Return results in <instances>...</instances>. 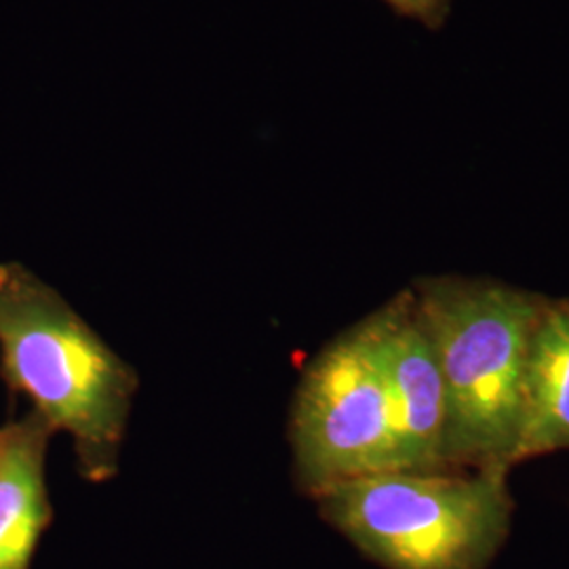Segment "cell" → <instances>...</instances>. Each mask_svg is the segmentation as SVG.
<instances>
[{"label": "cell", "mask_w": 569, "mask_h": 569, "mask_svg": "<svg viewBox=\"0 0 569 569\" xmlns=\"http://www.w3.org/2000/svg\"><path fill=\"white\" fill-rule=\"evenodd\" d=\"M409 289L443 378L441 465L512 470L529 340L549 296L462 274L420 277Z\"/></svg>", "instance_id": "1"}, {"label": "cell", "mask_w": 569, "mask_h": 569, "mask_svg": "<svg viewBox=\"0 0 569 569\" xmlns=\"http://www.w3.org/2000/svg\"><path fill=\"white\" fill-rule=\"evenodd\" d=\"M0 378L72 439L82 479L117 477L138 373L58 289L18 262L0 264Z\"/></svg>", "instance_id": "2"}, {"label": "cell", "mask_w": 569, "mask_h": 569, "mask_svg": "<svg viewBox=\"0 0 569 569\" xmlns=\"http://www.w3.org/2000/svg\"><path fill=\"white\" fill-rule=\"evenodd\" d=\"M510 468L387 470L323 489L321 519L385 569H488L509 540Z\"/></svg>", "instance_id": "3"}, {"label": "cell", "mask_w": 569, "mask_h": 569, "mask_svg": "<svg viewBox=\"0 0 569 569\" xmlns=\"http://www.w3.org/2000/svg\"><path fill=\"white\" fill-rule=\"evenodd\" d=\"M293 481L315 498L336 483L401 470L387 380L363 321L308 363L293 397Z\"/></svg>", "instance_id": "4"}, {"label": "cell", "mask_w": 569, "mask_h": 569, "mask_svg": "<svg viewBox=\"0 0 569 569\" xmlns=\"http://www.w3.org/2000/svg\"><path fill=\"white\" fill-rule=\"evenodd\" d=\"M382 367L401 449V470H446L441 465L446 392L427 327L407 287L363 319Z\"/></svg>", "instance_id": "5"}, {"label": "cell", "mask_w": 569, "mask_h": 569, "mask_svg": "<svg viewBox=\"0 0 569 569\" xmlns=\"http://www.w3.org/2000/svg\"><path fill=\"white\" fill-rule=\"evenodd\" d=\"M53 430L32 409L0 427V569H32L53 519L47 451Z\"/></svg>", "instance_id": "6"}, {"label": "cell", "mask_w": 569, "mask_h": 569, "mask_svg": "<svg viewBox=\"0 0 569 569\" xmlns=\"http://www.w3.org/2000/svg\"><path fill=\"white\" fill-rule=\"evenodd\" d=\"M569 449V298H547L529 340L515 465Z\"/></svg>", "instance_id": "7"}, {"label": "cell", "mask_w": 569, "mask_h": 569, "mask_svg": "<svg viewBox=\"0 0 569 569\" xmlns=\"http://www.w3.org/2000/svg\"><path fill=\"white\" fill-rule=\"evenodd\" d=\"M382 2H387L399 18L418 21L430 32H437L446 26L453 0H382Z\"/></svg>", "instance_id": "8"}]
</instances>
